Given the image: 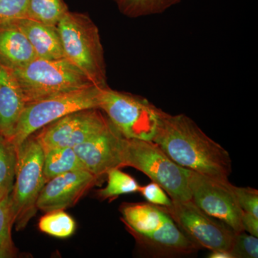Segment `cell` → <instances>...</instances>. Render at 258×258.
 <instances>
[{
  "label": "cell",
  "mask_w": 258,
  "mask_h": 258,
  "mask_svg": "<svg viewBox=\"0 0 258 258\" xmlns=\"http://www.w3.org/2000/svg\"><path fill=\"white\" fill-rule=\"evenodd\" d=\"M152 142L181 167L222 182L230 181L232 169L228 152L187 115L162 110Z\"/></svg>",
  "instance_id": "cell-1"
},
{
  "label": "cell",
  "mask_w": 258,
  "mask_h": 258,
  "mask_svg": "<svg viewBox=\"0 0 258 258\" xmlns=\"http://www.w3.org/2000/svg\"><path fill=\"white\" fill-rule=\"evenodd\" d=\"M120 212L128 232L147 255L179 257L200 249L160 206L149 203H128L122 205Z\"/></svg>",
  "instance_id": "cell-2"
},
{
  "label": "cell",
  "mask_w": 258,
  "mask_h": 258,
  "mask_svg": "<svg viewBox=\"0 0 258 258\" xmlns=\"http://www.w3.org/2000/svg\"><path fill=\"white\" fill-rule=\"evenodd\" d=\"M64 57L96 86L107 84L106 63L99 30L89 15L67 12L57 23Z\"/></svg>",
  "instance_id": "cell-3"
},
{
  "label": "cell",
  "mask_w": 258,
  "mask_h": 258,
  "mask_svg": "<svg viewBox=\"0 0 258 258\" xmlns=\"http://www.w3.org/2000/svg\"><path fill=\"white\" fill-rule=\"evenodd\" d=\"M12 71L21 88L25 104L96 86L66 57L59 60L36 57Z\"/></svg>",
  "instance_id": "cell-4"
},
{
  "label": "cell",
  "mask_w": 258,
  "mask_h": 258,
  "mask_svg": "<svg viewBox=\"0 0 258 258\" xmlns=\"http://www.w3.org/2000/svg\"><path fill=\"white\" fill-rule=\"evenodd\" d=\"M122 164L142 171L176 201H191L186 169L176 164L152 141L122 140Z\"/></svg>",
  "instance_id": "cell-5"
},
{
  "label": "cell",
  "mask_w": 258,
  "mask_h": 258,
  "mask_svg": "<svg viewBox=\"0 0 258 258\" xmlns=\"http://www.w3.org/2000/svg\"><path fill=\"white\" fill-rule=\"evenodd\" d=\"M99 109L123 137L153 141L162 110L144 97L101 88Z\"/></svg>",
  "instance_id": "cell-6"
},
{
  "label": "cell",
  "mask_w": 258,
  "mask_h": 258,
  "mask_svg": "<svg viewBox=\"0 0 258 258\" xmlns=\"http://www.w3.org/2000/svg\"><path fill=\"white\" fill-rule=\"evenodd\" d=\"M16 171L10 192L14 225L17 231L23 230L35 216L36 203L46 184L43 174V149L32 134L18 148Z\"/></svg>",
  "instance_id": "cell-7"
},
{
  "label": "cell",
  "mask_w": 258,
  "mask_h": 258,
  "mask_svg": "<svg viewBox=\"0 0 258 258\" xmlns=\"http://www.w3.org/2000/svg\"><path fill=\"white\" fill-rule=\"evenodd\" d=\"M102 88L93 86L27 103L10 140L18 148L30 135L69 113L99 108Z\"/></svg>",
  "instance_id": "cell-8"
},
{
  "label": "cell",
  "mask_w": 258,
  "mask_h": 258,
  "mask_svg": "<svg viewBox=\"0 0 258 258\" xmlns=\"http://www.w3.org/2000/svg\"><path fill=\"white\" fill-rule=\"evenodd\" d=\"M160 207L200 249L230 250L236 232L207 215L192 201L172 200L169 206Z\"/></svg>",
  "instance_id": "cell-9"
},
{
  "label": "cell",
  "mask_w": 258,
  "mask_h": 258,
  "mask_svg": "<svg viewBox=\"0 0 258 258\" xmlns=\"http://www.w3.org/2000/svg\"><path fill=\"white\" fill-rule=\"evenodd\" d=\"M111 123L99 108H88L69 113L33 134L45 153L54 148H74L101 133Z\"/></svg>",
  "instance_id": "cell-10"
},
{
  "label": "cell",
  "mask_w": 258,
  "mask_h": 258,
  "mask_svg": "<svg viewBox=\"0 0 258 258\" xmlns=\"http://www.w3.org/2000/svg\"><path fill=\"white\" fill-rule=\"evenodd\" d=\"M191 201L207 215L223 222L236 233L244 231L242 210L237 203L232 184L222 182L186 169Z\"/></svg>",
  "instance_id": "cell-11"
},
{
  "label": "cell",
  "mask_w": 258,
  "mask_h": 258,
  "mask_svg": "<svg viewBox=\"0 0 258 258\" xmlns=\"http://www.w3.org/2000/svg\"><path fill=\"white\" fill-rule=\"evenodd\" d=\"M99 180L86 169L56 176L42 188L37 200V210L46 213L71 208Z\"/></svg>",
  "instance_id": "cell-12"
},
{
  "label": "cell",
  "mask_w": 258,
  "mask_h": 258,
  "mask_svg": "<svg viewBox=\"0 0 258 258\" xmlns=\"http://www.w3.org/2000/svg\"><path fill=\"white\" fill-rule=\"evenodd\" d=\"M123 138L111 123L106 130L76 146L74 149L85 169L101 179L111 169L123 167Z\"/></svg>",
  "instance_id": "cell-13"
},
{
  "label": "cell",
  "mask_w": 258,
  "mask_h": 258,
  "mask_svg": "<svg viewBox=\"0 0 258 258\" xmlns=\"http://www.w3.org/2000/svg\"><path fill=\"white\" fill-rule=\"evenodd\" d=\"M25 106L13 71L0 62V134L10 139Z\"/></svg>",
  "instance_id": "cell-14"
},
{
  "label": "cell",
  "mask_w": 258,
  "mask_h": 258,
  "mask_svg": "<svg viewBox=\"0 0 258 258\" xmlns=\"http://www.w3.org/2000/svg\"><path fill=\"white\" fill-rule=\"evenodd\" d=\"M18 28L31 44L38 58L59 60L64 55L58 29L30 18L15 20Z\"/></svg>",
  "instance_id": "cell-15"
},
{
  "label": "cell",
  "mask_w": 258,
  "mask_h": 258,
  "mask_svg": "<svg viewBox=\"0 0 258 258\" xmlns=\"http://www.w3.org/2000/svg\"><path fill=\"white\" fill-rule=\"evenodd\" d=\"M37 56L15 22L0 24V62L10 69L23 67Z\"/></svg>",
  "instance_id": "cell-16"
},
{
  "label": "cell",
  "mask_w": 258,
  "mask_h": 258,
  "mask_svg": "<svg viewBox=\"0 0 258 258\" xmlns=\"http://www.w3.org/2000/svg\"><path fill=\"white\" fill-rule=\"evenodd\" d=\"M85 169L74 148H54L45 153L43 174L47 181L69 171Z\"/></svg>",
  "instance_id": "cell-17"
},
{
  "label": "cell",
  "mask_w": 258,
  "mask_h": 258,
  "mask_svg": "<svg viewBox=\"0 0 258 258\" xmlns=\"http://www.w3.org/2000/svg\"><path fill=\"white\" fill-rule=\"evenodd\" d=\"M182 0H120L118 10L129 18H144L162 14Z\"/></svg>",
  "instance_id": "cell-18"
},
{
  "label": "cell",
  "mask_w": 258,
  "mask_h": 258,
  "mask_svg": "<svg viewBox=\"0 0 258 258\" xmlns=\"http://www.w3.org/2000/svg\"><path fill=\"white\" fill-rule=\"evenodd\" d=\"M18 151L8 137L0 134V191L8 195L14 185Z\"/></svg>",
  "instance_id": "cell-19"
},
{
  "label": "cell",
  "mask_w": 258,
  "mask_h": 258,
  "mask_svg": "<svg viewBox=\"0 0 258 258\" xmlns=\"http://www.w3.org/2000/svg\"><path fill=\"white\" fill-rule=\"evenodd\" d=\"M69 11L63 0H30L27 18L57 26L60 19Z\"/></svg>",
  "instance_id": "cell-20"
},
{
  "label": "cell",
  "mask_w": 258,
  "mask_h": 258,
  "mask_svg": "<svg viewBox=\"0 0 258 258\" xmlns=\"http://www.w3.org/2000/svg\"><path fill=\"white\" fill-rule=\"evenodd\" d=\"M106 187L98 191V196L103 200L115 198L125 194L139 192V184L132 176L120 171L119 168L111 169L106 174Z\"/></svg>",
  "instance_id": "cell-21"
},
{
  "label": "cell",
  "mask_w": 258,
  "mask_h": 258,
  "mask_svg": "<svg viewBox=\"0 0 258 258\" xmlns=\"http://www.w3.org/2000/svg\"><path fill=\"white\" fill-rule=\"evenodd\" d=\"M39 228L48 235L66 238L74 234L76 222L63 210H55L46 212V215L40 219Z\"/></svg>",
  "instance_id": "cell-22"
},
{
  "label": "cell",
  "mask_w": 258,
  "mask_h": 258,
  "mask_svg": "<svg viewBox=\"0 0 258 258\" xmlns=\"http://www.w3.org/2000/svg\"><path fill=\"white\" fill-rule=\"evenodd\" d=\"M13 225L14 215L10 193L0 199V248L16 249L12 237Z\"/></svg>",
  "instance_id": "cell-23"
},
{
  "label": "cell",
  "mask_w": 258,
  "mask_h": 258,
  "mask_svg": "<svg viewBox=\"0 0 258 258\" xmlns=\"http://www.w3.org/2000/svg\"><path fill=\"white\" fill-rule=\"evenodd\" d=\"M230 252L234 258H257V237L244 231L236 233Z\"/></svg>",
  "instance_id": "cell-24"
},
{
  "label": "cell",
  "mask_w": 258,
  "mask_h": 258,
  "mask_svg": "<svg viewBox=\"0 0 258 258\" xmlns=\"http://www.w3.org/2000/svg\"><path fill=\"white\" fill-rule=\"evenodd\" d=\"M30 0H0V24L28 18Z\"/></svg>",
  "instance_id": "cell-25"
},
{
  "label": "cell",
  "mask_w": 258,
  "mask_h": 258,
  "mask_svg": "<svg viewBox=\"0 0 258 258\" xmlns=\"http://www.w3.org/2000/svg\"><path fill=\"white\" fill-rule=\"evenodd\" d=\"M239 206L242 212L258 217V191L254 188L240 187L232 185Z\"/></svg>",
  "instance_id": "cell-26"
},
{
  "label": "cell",
  "mask_w": 258,
  "mask_h": 258,
  "mask_svg": "<svg viewBox=\"0 0 258 258\" xmlns=\"http://www.w3.org/2000/svg\"><path fill=\"white\" fill-rule=\"evenodd\" d=\"M139 192L147 200V203L157 206L167 207L172 203L167 194L157 183H149L139 187Z\"/></svg>",
  "instance_id": "cell-27"
},
{
  "label": "cell",
  "mask_w": 258,
  "mask_h": 258,
  "mask_svg": "<svg viewBox=\"0 0 258 258\" xmlns=\"http://www.w3.org/2000/svg\"><path fill=\"white\" fill-rule=\"evenodd\" d=\"M242 225L244 232L258 237V217L242 212Z\"/></svg>",
  "instance_id": "cell-28"
},
{
  "label": "cell",
  "mask_w": 258,
  "mask_h": 258,
  "mask_svg": "<svg viewBox=\"0 0 258 258\" xmlns=\"http://www.w3.org/2000/svg\"><path fill=\"white\" fill-rule=\"evenodd\" d=\"M208 257L210 258H234L230 251L225 250V249L212 250L209 254Z\"/></svg>",
  "instance_id": "cell-29"
},
{
  "label": "cell",
  "mask_w": 258,
  "mask_h": 258,
  "mask_svg": "<svg viewBox=\"0 0 258 258\" xmlns=\"http://www.w3.org/2000/svg\"><path fill=\"white\" fill-rule=\"evenodd\" d=\"M18 254L17 249L0 248V258H11L16 257Z\"/></svg>",
  "instance_id": "cell-30"
},
{
  "label": "cell",
  "mask_w": 258,
  "mask_h": 258,
  "mask_svg": "<svg viewBox=\"0 0 258 258\" xmlns=\"http://www.w3.org/2000/svg\"><path fill=\"white\" fill-rule=\"evenodd\" d=\"M5 195H4V194H3L1 192V191H0V199H2L3 198V197L5 196Z\"/></svg>",
  "instance_id": "cell-31"
},
{
  "label": "cell",
  "mask_w": 258,
  "mask_h": 258,
  "mask_svg": "<svg viewBox=\"0 0 258 258\" xmlns=\"http://www.w3.org/2000/svg\"><path fill=\"white\" fill-rule=\"evenodd\" d=\"M113 1L115 2V3H116V4H117V3H118V2L120 1V0H113Z\"/></svg>",
  "instance_id": "cell-32"
}]
</instances>
